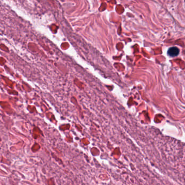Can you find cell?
<instances>
[{"instance_id":"cell-1","label":"cell","mask_w":185,"mask_h":185,"mask_svg":"<svg viewBox=\"0 0 185 185\" xmlns=\"http://www.w3.org/2000/svg\"><path fill=\"white\" fill-rule=\"evenodd\" d=\"M179 53L180 50L176 47H171L168 50L167 54L169 57H177Z\"/></svg>"}]
</instances>
